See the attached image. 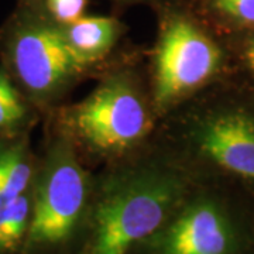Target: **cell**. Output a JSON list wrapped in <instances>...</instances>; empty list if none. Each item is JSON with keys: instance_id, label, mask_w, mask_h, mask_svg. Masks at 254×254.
Masks as SVG:
<instances>
[{"instance_id": "1", "label": "cell", "mask_w": 254, "mask_h": 254, "mask_svg": "<svg viewBox=\"0 0 254 254\" xmlns=\"http://www.w3.org/2000/svg\"><path fill=\"white\" fill-rule=\"evenodd\" d=\"M192 193L178 164L138 161L115 168L93 184L78 254H133Z\"/></svg>"}, {"instance_id": "2", "label": "cell", "mask_w": 254, "mask_h": 254, "mask_svg": "<svg viewBox=\"0 0 254 254\" xmlns=\"http://www.w3.org/2000/svg\"><path fill=\"white\" fill-rule=\"evenodd\" d=\"M3 68L36 110L50 109L88 65L73 53L44 0H20L0 30Z\"/></svg>"}, {"instance_id": "3", "label": "cell", "mask_w": 254, "mask_h": 254, "mask_svg": "<svg viewBox=\"0 0 254 254\" xmlns=\"http://www.w3.org/2000/svg\"><path fill=\"white\" fill-rule=\"evenodd\" d=\"M93 184L76 157L75 141L65 131L55 133L37 161L31 220L21 254H72L85 232Z\"/></svg>"}, {"instance_id": "4", "label": "cell", "mask_w": 254, "mask_h": 254, "mask_svg": "<svg viewBox=\"0 0 254 254\" xmlns=\"http://www.w3.org/2000/svg\"><path fill=\"white\" fill-rule=\"evenodd\" d=\"M64 131L100 157H119L138 145L151 128V113L134 79L115 73L65 110Z\"/></svg>"}, {"instance_id": "5", "label": "cell", "mask_w": 254, "mask_h": 254, "mask_svg": "<svg viewBox=\"0 0 254 254\" xmlns=\"http://www.w3.org/2000/svg\"><path fill=\"white\" fill-rule=\"evenodd\" d=\"M222 63L218 44L188 16H164L154 55L153 102L165 112L202 88Z\"/></svg>"}, {"instance_id": "6", "label": "cell", "mask_w": 254, "mask_h": 254, "mask_svg": "<svg viewBox=\"0 0 254 254\" xmlns=\"http://www.w3.org/2000/svg\"><path fill=\"white\" fill-rule=\"evenodd\" d=\"M236 232L226 210L210 196L187 198L133 254H235Z\"/></svg>"}, {"instance_id": "7", "label": "cell", "mask_w": 254, "mask_h": 254, "mask_svg": "<svg viewBox=\"0 0 254 254\" xmlns=\"http://www.w3.org/2000/svg\"><path fill=\"white\" fill-rule=\"evenodd\" d=\"M190 150L229 173L254 180V116L242 110L213 112L188 126Z\"/></svg>"}, {"instance_id": "8", "label": "cell", "mask_w": 254, "mask_h": 254, "mask_svg": "<svg viewBox=\"0 0 254 254\" xmlns=\"http://www.w3.org/2000/svg\"><path fill=\"white\" fill-rule=\"evenodd\" d=\"M30 131L0 136V210L31 190L37 171Z\"/></svg>"}, {"instance_id": "9", "label": "cell", "mask_w": 254, "mask_h": 254, "mask_svg": "<svg viewBox=\"0 0 254 254\" xmlns=\"http://www.w3.org/2000/svg\"><path fill=\"white\" fill-rule=\"evenodd\" d=\"M64 36L73 53L88 66L100 61L118 43L123 24L115 17H81L63 26Z\"/></svg>"}, {"instance_id": "10", "label": "cell", "mask_w": 254, "mask_h": 254, "mask_svg": "<svg viewBox=\"0 0 254 254\" xmlns=\"http://www.w3.org/2000/svg\"><path fill=\"white\" fill-rule=\"evenodd\" d=\"M36 109L0 66V136L30 131Z\"/></svg>"}, {"instance_id": "11", "label": "cell", "mask_w": 254, "mask_h": 254, "mask_svg": "<svg viewBox=\"0 0 254 254\" xmlns=\"http://www.w3.org/2000/svg\"><path fill=\"white\" fill-rule=\"evenodd\" d=\"M47 11L61 26L71 24L83 17L88 0H44Z\"/></svg>"}, {"instance_id": "12", "label": "cell", "mask_w": 254, "mask_h": 254, "mask_svg": "<svg viewBox=\"0 0 254 254\" xmlns=\"http://www.w3.org/2000/svg\"><path fill=\"white\" fill-rule=\"evenodd\" d=\"M213 4L239 24L254 27V0H213Z\"/></svg>"}, {"instance_id": "13", "label": "cell", "mask_w": 254, "mask_h": 254, "mask_svg": "<svg viewBox=\"0 0 254 254\" xmlns=\"http://www.w3.org/2000/svg\"><path fill=\"white\" fill-rule=\"evenodd\" d=\"M245 60L247 66L254 72V40H252L245 50Z\"/></svg>"}, {"instance_id": "14", "label": "cell", "mask_w": 254, "mask_h": 254, "mask_svg": "<svg viewBox=\"0 0 254 254\" xmlns=\"http://www.w3.org/2000/svg\"><path fill=\"white\" fill-rule=\"evenodd\" d=\"M122 3H140V1H150V0H119Z\"/></svg>"}]
</instances>
